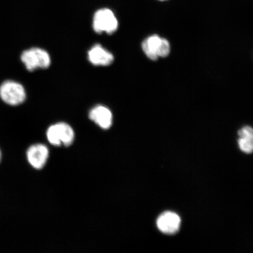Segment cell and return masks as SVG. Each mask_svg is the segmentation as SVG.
Masks as SVG:
<instances>
[{
	"label": "cell",
	"mask_w": 253,
	"mask_h": 253,
	"mask_svg": "<svg viewBox=\"0 0 253 253\" xmlns=\"http://www.w3.org/2000/svg\"><path fill=\"white\" fill-rule=\"evenodd\" d=\"M21 60L29 71L46 69L51 63L48 52L40 47H32L24 50L21 55Z\"/></svg>",
	"instance_id": "1"
},
{
	"label": "cell",
	"mask_w": 253,
	"mask_h": 253,
	"mask_svg": "<svg viewBox=\"0 0 253 253\" xmlns=\"http://www.w3.org/2000/svg\"><path fill=\"white\" fill-rule=\"evenodd\" d=\"M47 138L55 146H69L75 139L74 129L65 123H58L50 126L47 131Z\"/></svg>",
	"instance_id": "2"
},
{
	"label": "cell",
	"mask_w": 253,
	"mask_h": 253,
	"mask_svg": "<svg viewBox=\"0 0 253 253\" xmlns=\"http://www.w3.org/2000/svg\"><path fill=\"white\" fill-rule=\"evenodd\" d=\"M0 97L11 106H17L26 99V92L23 85L12 81H7L0 86Z\"/></svg>",
	"instance_id": "3"
},
{
	"label": "cell",
	"mask_w": 253,
	"mask_h": 253,
	"mask_svg": "<svg viewBox=\"0 0 253 253\" xmlns=\"http://www.w3.org/2000/svg\"><path fill=\"white\" fill-rule=\"evenodd\" d=\"M118 19L109 9H99L94 15L93 27L97 34H113L118 30Z\"/></svg>",
	"instance_id": "4"
},
{
	"label": "cell",
	"mask_w": 253,
	"mask_h": 253,
	"mask_svg": "<svg viewBox=\"0 0 253 253\" xmlns=\"http://www.w3.org/2000/svg\"><path fill=\"white\" fill-rule=\"evenodd\" d=\"M28 162L32 167L37 169H42L45 166L49 157V151L45 145L36 144L32 145L27 151Z\"/></svg>",
	"instance_id": "5"
},
{
	"label": "cell",
	"mask_w": 253,
	"mask_h": 253,
	"mask_svg": "<svg viewBox=\"0 0 253 253\" xmlns=\"http://www.w3.org/2000/svg\"><path fill=\"white\" fill-rule=\"evenodd\" d=\"M157 225L161 232L167 235H172L179 230L181 225V219L175 213L166 211L158 217Z\"/></svg>",
	"instance_id": "6"
},
{
	"label": "cell",
	"mask_w": 253,
	"mask_h": 253,
	"mask_svg": "<svg viewBox=\"0 0 253 253\" xmlns=\"http://www.w3.org/2000/svg\"><path fill=\"white\" fill-rule=\"evenodd\" d=\"M88 59L94 66H105L112 64L114 56L100 44H96L88 50Z\"/></svg>",
	"instance_id": "7"
},
{
	"label": "cell",
	"mask_w": 253,
	"mask_h": 253,
	"mask_svg": "<svg viewBox=\"0 0 253 253\" xmlns=\"http://www.w3.org/2000/svg\"><path fill=\"white\" fill-rule=\"evenodd\" d=\"M89 118L100 127L107 129L112 125L113 115L107 107L98 105L90 111Z\"/></svg>",
	"instance_id": "8"
},
{
	"label": "cell",
	"mask_w": 253,
	"mask_h": 253,
	"mask_svg": "<svg viewBox=\"0 0 253 253\" xmlns=\"http://www.w3.org/2000/svg\"><path fill=\"white\" fill-rule=\"evenodd\" d=\"M163 40L157 35H153L142 42V49L148 58L153 61H156L159 58V51Z\"/></svg>",
	"instance_id": "9"
},
{
	"label": "cell",
	"mask_w": 253,
	"mask_h": 253,
	"mask_svg": "<svg viewBox=\"0 0 253 253\" xmlns=\"http://www.w3.org/2000/svg\"><path fill=\"white\" fill-rule=\"evenodd\" d=\"M240 149L244 153L251 154L253 150V138L240 137L238 140Z\"/></svg>",
	"instance_id": "10"
},
{
	"label": "cell",
	"mask_w": 253,
	"mask_h": 253,
	"mask_svg": "<svg viewBox=\"0 0 253 253\" xmlns=\"http://www.w3.org/2000/svg\"><path fill=\"white\" fill-rule=\"evenodd\" d=\"M170 46L169 41L163 39L162 44H161L159 58H165L169 56L170 53Z\"/></svg>",
	"instance_id": "11"
},
{
	"label": "cell",
	"mask_w": 253,
	"mask_h": 253,
	"mask_svg": "<svg viewBox=\"0 0 253 253\" xmlns=\"http://www.w3.org/2000/svg\"><path fill=\"white\" fill-rule=\"evenodd\" d=\"M240 137L253 138V128L249 126H246L238 132Z\"/></svg>",
	"instance_id": "12"
},
{
	"label": "cell",
	"mask_w": 253,
	"mask_h": 253,
	"mask_svg": "<svg viewBox=\"0 0 253 253\" xmlns=\"http://www.w3.org/2000/svg\"><path fill=\"white\" fill-rule=\"evenodd\" d=\"M1 158H2V153H1V150H0V163H1Z\"/></svg>",
	"instance_id": "13"
},
{
	"label": "cell",
	"mask_w": 253,
	"mask_h": 253,
	"mask_svg": "<svg viewBox=\"0 0 253 253\" xmlns=\"http://www.w3.org/2000/svg\"><path fill=\"white\" fill-rule=\"evenodd\" d=\"M160 1H166V0H160Z\"/></svg>",
	"instance_id": "14"
}]
</instances>
